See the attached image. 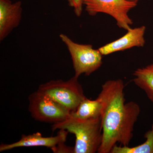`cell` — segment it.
Segmentation results:
<instances>
[{
	"instance_id": "obj_6",
	"label": "cell",
	"mask_w": 153,
	"mask_h": 153,
	"mask_svg": "<svg viewBox=\"0 0 153 153\" xmlns=\"http://www.w3.org/2000/svg\"><path fill=\"white\" fill-rule=\"evenodd\" d=\"M83 4L90 16H95L99 13L109 15L115 19L120 28L128 31L133 24L128 13L137 3L128 0H83Z\"/></svg>"
},
{
	"instance_id": "obj_12",
	"label": "cell",
	"mask_w": 153,
	"mask_h": 153,
	"mask_svg": "<svg viewBox=\"0 0 153 153\" xmlns=\"http://www.w3.org/2000/svg\"><path fill=\"white\" fill-rule=\"evenodd\" d=\"M146 141L134 147L115 145L110 153H153V124L152 128L145 134Z\"/></svg>"
},
{
	"instance_id": "obj_7",
	"label": "cell",
	"mask_w": 153,
	"mask_h": 153,
	"mask_svg": "<svg viewBox=\"0 0 153 153\" xmlns=\"http://www.w3.org/2000/svg\"><path fill=\"white\" fill-rule=\"evenodd\" d=\"M68 132L60 129L57 135L55 137H44L40 133L31 134H23L21 139L16 142L0 146V152L9 150L15 148L28 147L44 146L53 149L60 144L66 142Z\"/></svg>"
},
{
	"instance_id": "obj_4",
	"label": "cell",
	"mask_w": 153,
	"mask_h": 153,
	"mask_svg": "<svg viewBox=\"0 0 153 153\" xmlns=\"http://www.w3.org/2000/svg\"><path fill=\"white\" fill-rule=\"evenodd\" d=\"M59 36L71 55L74 76L79 77L83 74L89 76L100 68L102 63V55L98 49H94L90 44L75 43L64 34H60Z\"/></svg>"
},
{
	"instance_id": "obj_2",
	"label": "cell",
	"mask_w": 153,
	"mask_h": 153,
	"mask_svg": "<svg viewBox=\"0 0 153 153\" xmlns=\"http://www.w3.org/2000/svg\"><path fill=\"white\" fill-rule=\"evenodd\" d=\"M52 131L62 129L74 134V153H95L98 152L102 138L101 117L82 120L71 115L61 122L54 124Z\"/></svg>"
},
{
	"instance_id": "obj_11",
	"label": "cell",
	"mask_w": 153,
	"mask_h": 153,
	"mask_svg": "<svg viewBox=\"0 0 153 153\" xmlns=\"http://www.w3.org/2000/svg\"><path fill=\"white\" fill-rule=\"evenodd\" d=\"M133 81L144 91L148 98L153 102V64L137 69L134 73Z\"/></svg>"
},
{
	"instance_id": "obj_8",
	"label": "cell",
	"mask_w": 153,
	"mask_h": 153,
	"mask_svg": "<svg viewBox=\"0 0 153 153\" xmlns=\"http://www.w3.org/2000/svg\"><path fill=\"white\" fill-rule=\"evenodd\" d=\"M22 3L10 0H0V41H3L20 24Z\"/></svg>"
},
{
	"instance_id": "obj_10",
	"label": "cell",
	"mask_w": 153,
	"mask_h": 153,
	"mask_svg": "<svg viewBox=\"0 0 153 153\" xmlns=\"http://www.w3.org/2000/svg\"><path fill=\"white\" fill-rule=\"evenodd\" d=\"M102 105L97 98L91 100L85 97L78 105L75 111L70 113L72 117L82 120L90 119L101 117Z\"/></svg>"
},
{
	"instance_id": "obj_3",
	"label": "cell",
	"mask_w": 153,
	"mask_h": 153,
	"mask_svg": "<svg viewBox=\"0 0 153 153\" xmlns=\"http://www.w3.org/2000/svg\"><path fill=\"white\" fill-rule=\"evenodd\" d=\"M78 78L74 76L66 81L51 80L41 84L37 91L49 96L71 113L86 97Z\"/></svg>"
},
{
	"instance_id": "obj_13",
	"label": "cell",
	"mask_w": 153,
	"mask_h": 153,
	"mask_svg": "<svg viewBox=\"0 0 153 153\" xmlns=\"http://www.w3.org/2000/svg\"><path fill=\"white\" fill-rule=\"evenodd\" d=\"M68 5L74 9L75 15L80 17L82 14L83 0H67Z\"/></svg>"
},
{
	"instance_id": "obj_14",
	"label": "cell",
	"mask_w": 153,
	"mask_h": 153,
	"mask_svg": "<svg viewBox=\"0 0 153 153\" xmlns=\"http://www.w3.org/2000/svg\"><path fill=\"white\" fill-rule=\"evenodd\" d=\"M54 153H74V148L69 147L65 145L64 143L57 145L56 147L52 149Z\"/></svg>"
},
{
	"instance_id": "obj_1",
	"label": "cell",
	"mask_w": 153,
	"mask_h": 153,
	"mask_svg": "<svg viewBox=\"0 0 153 153\" xmlns=\"http://www.w3.org/2000/svg\"><path fill=\"white\" fill-rule=\"evenodd\" d=\"M124 84L121 79L108 80L102 85L97 98L102 105V138L98 153H110L117 143L128 146L140 112L134 101L125 102Z\"/></svg>"
},
{
	"instance_id": "obj_9",
	"label": "cell",
	"mask_w": 153,
	"mask_h": 153,
	"mask_svg": "<svg viewBox=\"0 0 153 153\" xmlns=\"http://www.w3.org/2000/svg\"><path fill=\"white\" fill-rule=\"evenodd\" d=\"M146 30L145 26L131 28L122 37L100 47L99 50L102 55H107L134 47H144L146 43L144 38Z\"/></svg>"
},
{
	"instance_id": "obj_15",
	"label": "cell",
	"mask_w": 153,
	"mask_h": 153,
	"mask_svg": "<svg viewBox=\"0 0 153 153\" xmlns=\"http://www.w3.org/2000/svg\"><path fill=\"white\" fill-rule=\"evenodd\" d=\"M128 1H130L134 2L137 3L138 2L139 0H128Z\"/></svg>"
},
{
	"instance_id": "obj_5",
	"label": "cell",
	"mask_w": 153,
	"mask_h": 153,
	"mask_svg": "<svg viewBox=\"0 0 153 153\" xmlns=\"http://www.w3.org/2000/svg\"><path fill=\"white\" fill-rule=\"evenodd\" d=\"M29 111L35 120L54 124L66 120L70 112L47 94L37 91L29 97Z\"/></svg>"
}]
</instances>
